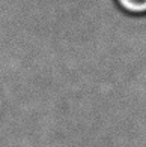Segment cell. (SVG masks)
<instances>
[{
  "label": "cell",
  "instance_id": "obj_1",
  "mask_svg": "<svg viewBox=\"0 0 146 147\" xmlns=\"http://www.w3.org/2000/svg\"><path fill=\"white\" fill-rule=\"evenodd\" d=\"M117 6L122 11L132 15H145L146 14V0H116Z\"/></svg>",
  "mask_w": 146,
  "mask_h": 147
}]
</instances>
